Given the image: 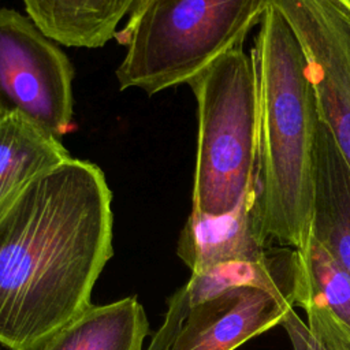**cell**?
I'll use <instances>...</instances> for the list:
<instances>
[{
    "mask_svg": "<svg viewBox=\"0 0 350 350\" xmlns=\"http://www.w3.org/2000/svg\"><path fill=\"white\" fill-rule=\"evenodd\" d=\"M269 0H138L115 38L126 46L120 89L148 94L189 83L221 55L242 46Z\"/></svg>",
    "mask_w": 350,
    "mask_h": 350,
    "instance_id": "cell-3",
    "label": "cell"
},
{
    "mask_svg": "<svg viewBox=\"0 0 350 350\" xmlns=\"http://www.w3.org/2000/svg\"><path fill=\"white\" fill-rule=\"evenodd\" d=\"M74 70L29 16L0 8V119L19 116L60 139L72 123Z\"/></svg>",
    "mask_w": 350,
    "mask_h": 350,
    "instance_id": "cell-5",
    "label": "cell"
},
{
    "mask_svg": "<svg viewBox=\"0 0 350 350\" xmlns=\"http://www.w3.org/2000/svg\"><path fill=\"white\" fill-rule=\"evenodd\" d=\"M111 190L93 163L67 159L0 211V343L40 350L90 308L111 258Z\"/></svg>",
    "mask_w": 350,
    "mask_h": 350,
    "instance_id": "cell-1",
    "label": "cell"
},
{
    "mask_svg": "<svg viewBox=\"0 0 350 350\" xmlns=\"http://www.w3.org/2000/svg\"><path fill=\"white\" fill-rule=\"evenodd\" d=\"M291 293L238 287L189 308L171 350H235L282 324L294 309Z\"/></svg>",
    "mask_w": 350,
    "mask_h": 350,
    "instance_id": "cell-7",
    "label": "cell"
},
{
    "mask_svg": "<svg viewBox=\"0 0 350 350\" xmlns=\"http://www.w3.org/2000/svg\"><path fill=\"white\" fill-rule=\"evenodd\" d=\"M197 101V154L191 211L231 212L254 182L256 75L250 53L235 48L187 83Z\"/></svg>",
    "mask_w": 350,
    "mask_h": 350,
    "instance_id": "cell-4",
    "label": "cell"
},
{
    "mask_svg": "<svg viewBox=\"0 0 350 350\" xmlns=\"http://www.w3.org/2000/svg\"><path fill=\"white\" fill-rule=\"evenodd\" d=\"M149 323L135 297L90 306L56 334L40 350H142Z\"/></svg>",
    "mask_w": 350,
    "mask_h": 350,
    "instance_id": "cell-12",
    "label": "cell"
},
{
    "mask_svg": "<svg viewBox=\"0 0 350 350\" xmlns=\"http://www.w3.org/2000/svg\"><path fill=\"white\" fill-rule=\"evenodd\" d=\"M275 249L264 232L254 180L228 213L209 216L191 211L179 237L178 256L194 273L230 261L264 262Z\"/></svg>",
    "mask_w": 350,
    "mask_h": 350,
    "instance_id": "cell-8",
    "label": "cell"
},
{
    "mask_svg": "<svg viewBox=\"0 0 350 350\" xmlns=\"http://www.w3.org/2000/svg\"><path fill=\"white\" fill-rule=\"evenodd\" d=\"M189 312L186 287H180L170 299L168 310L159 331L153 335L148 350H171L174 339Z\"/></svg>",
    "mask_w": 350,
    "mask_h": 350,
    "instance_id": "cell-14",
    "label": "cell"
},
{
    "mask_svg": "<svg viewBox=\"0 0 350 350\" xmlns=\"http://www.w3.org/2000/svg\"><path fill=\"white\" fill-rule=\"evenodd\" d=\"M27 16L66 46L100 48L138 0H23Z\"/></svg>",
    "mask_w": 350,
    "mask_h": 350,
    "instance_id": "cell-11",
    "label": "cell"
},
{
    "mask_svg": "<svg viewBox=\"0 0 350 350\" xmlns=\"http://www.w3.org/2000/svg\"><path fill=\"white\" fill-rule=\"evenodd\" d=\"M312 234L350 276V167L321 120L314 145Z\"/></svg>",
    "mask_w": 350,
    "mask_h": 350,
    "instance_id": "cell-9",
    "label": "cell"
},
{
    "mask_svg": "<svg viewBox=\"0 0 350 350\" xmlns=\"http://www.w3.org/2000/svg\"><path fill=\"white\" fill-rule=\"evenodd\" d=\"M306 324L319 338V350H350V343L331 327L319 321H306Z\"/></svg>",
    "mask_w": 350,
    "mask_h": 350,
    "instance_id": "cell-16",
    "label": "cell"
},
{
    "mask_svg": "<svg viewBox=\"0 0 350 350\" xmlns=\"http://www.w3.org/2000/svg\"><path fill=\"white\" fill-rule=\"evenodd\" d=\"M294 304L350 343V276L310 232L294 250Z\"/></svg>",
    "mask_w": 350,
    "mask_h": 350,
    "instance_id": "cell-10",
    "label": "cell"
},
{
    "mask_svg": "<svg viewBox=\"0 0 350 350\" xmlns=\"http://www.w3.org/2000/svg\"><path fill=\"white\" fill-rule=\"evenodd\" d=\"M250 56L256 75L258 213L271 242L298 250L312 232L320 116L301 42L271 4Z\"/></svg>",
    "mask_w": 350,
    "mask_h": 350,
    "instance_id": "cell-2",
    "label": "cell"
},
{
    "mask_svg": "<svg viewBox=\"0 0 350 350\" xmlns=\"http://www.w3.org/2000/svg\"><path fill=\"white\" fill-rule=\"evenodd\" d=\"M70 157L59 138L23 118L0 119V211L34 178Z\"/></svg>",
    "mask_w": 350,
    "mask_h": 350,
    "instance_id": "cell-13",
    "label": "cell"
},
{
    "mask_svg": "<svg viewBox=\"0 0 350 350\" xmlns=\"http://www.w3.org/2000/svg\"><path fill=\"white\" fill-rule=\"evenodd\" d=\"M293 350H319V338L308 324L291 309L282 321Z\"/></svg>",
    "mask_w": 350,
    "mask_h": 350,
    "instance_id": "cell-15",
    "label": "cell"
},
{
    "mask_svg": "<svg viewBox=\"0 0 350 350\" xmlns=\"http://www.w3.org/2000/svg\"><path fill=\"white\" fill-rule=\"evenodd\" d=\"M335 4H338L342 11L350 18V0H332Z\"/></svg>",
    "mask_w": 350,
    "mask_h": 350,
    "instance_id": "cell-17",
    "label": "cell"
},
{
    "mask_svg": "<svg viewBox=\"0 0 350 350\" xmlns=\"http://www.w3.org/2000/svg\"><path fill=\"white\" fill-rule=\"evenodd\" d=\"M304 49L320 120L350 167V18L332 0H269Z\"/></svg>",
    "mask_w": 350,
    "mask_h": 350,
    "instance_id": "cell-6",
    "label": "cell"
}]
</instances>
